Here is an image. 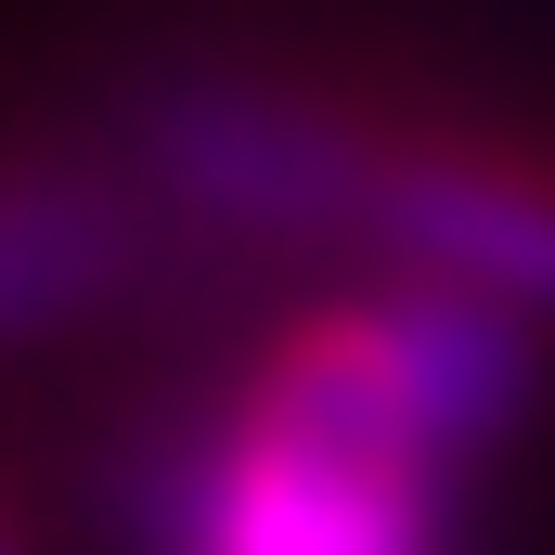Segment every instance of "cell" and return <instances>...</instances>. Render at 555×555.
Instances as JSON below:
<instances>
[{"label": "cell", "mask_w": 555, "mask_h": 555, "mask_svg": "<svg viewBox=\"0 0 555 555\" xmlns=\"http://www.w3.org/2000/svg\"><path fill=\"white\" fill-rule=\"evenodd\" d=\"M259 414L323 426L349 452H388L426 478H465L478 452H504L517 414L543 401V323L491 310V297H452V284H349V297H310L284 310L272 349L233 375Z\"/></svg>", "instance_id": "1"}, {"label": "cell", "mask_w": 555, "mask_h": 555, "mask_svg": "<svg viewBox=\"0 0 555 555\" xmlns=\"http://www.w3.org/2000/svg\"><path fill=\"white\" fill-rule=\"evenodd\" d=\"M130 181L155 194L168 233L207 246H349L362 259V207H375V155L388 104H349L323 78L272 65H181L130 104Z\"/></svg>", "instance_id": "2"}, {"label": "cell", "mask_w": 555, "mask_h": 555, "mask_svg": "<svg viewBox=\"0 0 555 555\" xmlns=\"http://www.w3.org/2000/svg\"><path fill=\"white\" fill-rule=\"evenodd\" d=\"M142 543L155 555H452V478L349 452L323 426H284L233 388L155 465Z\"/></svg>", "instance_id": "3"}, {"label": "cell", "mask_w": 555, "mask_h": 555, "mask_svg": "<svg viewBox=\"0 0 555 555\" xmlns=\"http://www.w3.org/2000/svg\"><path fill=\"white\" fill-rule=\"evenodd\" d=\"M362 259L401 284L491 297L517 323H555V155L517 130H452V117H388Z\"/></svg>", "instance_id": "4"}, {"label": "cell", "mask_w": 555, "mask_h": 555, "mask_svg": "<svg viewBox=\"0 0 555 555\" xmlns=\"http://www.w3.org/2000/svg\"><path fill=\"white\" fill-rule=\"evenodd\" d=\"M168 259V220L104 142H0V349L104 323Z\"/></svg>", "instance_id": "5"}, {"label": "cell", "mask_w": 555, "mask_h": 555, "mask_svg": "<svg viewBox=\"0 0 555 555\" xmlns=\"http://www.w3.org/2000/svg\"><path fill=\"white\" fill-rule=\"evenodd\" d=\"M0 555H26V530H13V517H0Z\"/></svg>", "instance_id": "6"}]
</instances>
